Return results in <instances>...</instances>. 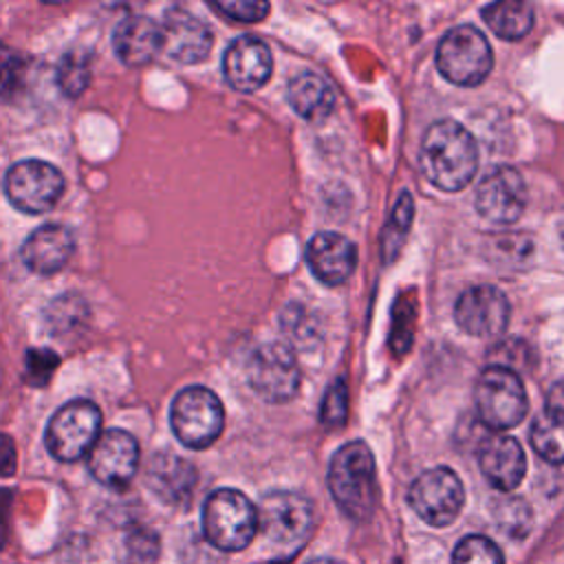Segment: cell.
<instances>
[{
  "label": "cell",
  "instance_id": "cell-1",
  "mask_svg": "<svg viewBox=\"0 0 564 564\" xmlns=\"http://www.w3.org/2000/svg\"><path fill=\"white\" fill-rule=\"evenodd\" d=\"M421 167L427 181L443 192L463 189L478 170V145L471 132L452 119H441L425 130Z\"/></svg>",
  "mask_w": 564,
  "mask_h": 564
},
{
  "label": "cell",
  "instance_id": "cell-2",
  "mask_svg": "<svg viewBox=\"0 0 564 564\" xmlns=\"http://www.w3.org/2000/svg\"><path fill=\"white\" fill-rule=\"evenodd\" d=\"M328 489L350 520H368L377 505V469L364 441L341 445L328 465Z\"/></svg>",
  "mask_w": 564,
  "mask_h": 564
},
{
  "label": "cell",
  "instance_id": "cell-3",
  "mask_svg": "<svg viewBox=\"0 0 564 564\" xmlns=\"http://www.w3.org/2000/svg\"><path fill=\"white\" fill-rule=\"evenodd\" d=\"M258 531V509L238 489H216L203 505V533L212 546L225 553L242 551Z\"/></svg>",
  "mask_w": 564,
  "mask_h": 564
},
{
  "label": "cell",
  "instance_id": "cell-4",
  "mask_svg": "<svg viewBox=\"0 0 564 564\" xmlns=\"http://www.w3.org/2000/svg\"><path fill=\"white\" fill-rule=\"evenodd\" d=\"M101 434V410L88 399L64 403L48 421L44 445L59 463H75L93 449Z\"/></svg>",
  "mask_w": 564,
  "mask_h": 564
},
{
  "label": "cell",
  "instance_id": "cell-5",
  "mask_svg": "<svg viewBox=\"0 0 564 564\" xmlns=\"http://www.w3.org/2000/svg\"><path fill=\"white\" fill-rule=\"evenodd\" d=\"M494 66L487 37L471 24L449 29L436 46L438 73L456 86H478Z\"/></svg>",
  "mask_w": 564,
  "mask_h": 564
},
{
  "label": "cell",
  "instance_id": "cell-6",
  "mask_svg": "<svg viewBox=\"0 0 564 564\" xmlns=\"http://www.w3.org/2000/svg\"><path fill=\"white\" fill-rule=\"evenodd\" d=\"M170 425L185 447L205 449L225 427L223 403L209 388L187 386L172 401Z\"/></svg>",
  "mask_w": 564,
  "mask_h": 564
},
{
  "label": "cell",
  "instance_id": "cell-7",
  "mask_svg": "<svg viewBox=\"0 0 564 564\" xmlns=\"http://www.w3.org/2000/svg\"><path fill=\"white\" fill-rule=\"evenodd\" d=\"M474 399L480 421L496 432L518 425L529 408L520 375L507 366L485 368L478 377Z\"/></svg>",
  "mask_w": 564,
  "mask_h": 564
},
{
  "label": "cell",
  "instance_id": "cell-8",
  "mask_svg": "<svg viewBox=\"0 0 564 564\" xmlns=\"http://www.w3.org/2000/svg\"><path fill=\"white\" fill-rule=\"evenodd\" d=\"M66 181L59 167L42 159H24L13 163L4 174V194L9 203L24 214L37 216L51 212L62 194Z\"/></svg>",
  "mask_w": 564,
  "mask_h": 564
},
{
  "label": "cell",
  "instance_id": "cell-9",
  "mask_svg": "<svg viewBox=\"0 0 564 564\" xmlns=\"http://www.w3.org/2000/svg\"><path fill=\"white\" fill-rule=\"evenodd\" d=\"M408 500L423 522L447 527L463 509L465 489L456 471L449 467H432L410 485Z\"/></svg>",
  "mask_w": 564,
  "mask_h": 564
},
{
  "label": "cell",
  "instance_id": "cell-10",
  "mask_svg": "<svg viewBox=\"0 0 564 564\" xmlns=\"http://www.w3.org/2000/svg\"><path fill=\"white\" fill-rule=\"evenodd\" d=\"M251 388L271 403H284L300 388V366L293 350L284 344H262L247 364Z\"/></svg>",
  "mask_w": 564,
  "mask_h": 564
},
{
  "label": "cell",
  "instance_id": "cell-11",
  "mask_svg": "<svg viewBox=\"0 0 564 564\" xmlns=\"http://www.w3.org/2000/svg\"><path fill=\"white\" fill-rule=\"evenodd\" d=\"M139 443L137 438L121 427L104 430L88 452V471L90 476L108 487L123 489L130 485L139 469Z\"/></svg>",
  "mask_w": 564,
  "mask_h": 564
},
{
  "label": "cell",
  "instance_id": "cell-12",
  "mask_svg": "<svg viewBox=\"0 0 564 564\" xmlns=\"http://www.w3.org/2000/svg\"><path fill=\"white\" fill-rule=\"evenodd\" d=\"M256 509L258 529L275 544H297L311 531L313 505L295 491H271Z\"/></svg>",
  "mask_w": 564,
  "mask_h": 564
},
{
  "label": "cell",
  "instance_id": "cell-13",
  "mask_svg": "<svg viewBox=\"0 0 564 564\" xmlns=\"http://www.w3.org/2000/svg\"><path fill=\"white\" fill-rule=\"evenodd\" d=\"M476 209L494 225L516 223L527 207V183L516 167L498 165L476 187Z\"/></svg>",
  "mask_w": 564,
  "mask_h": 564
},
{
  "label": "cell",
  "instance_id": "cell-14",
  "mask_svg": "<svg viewBox=\"0 0 564 564\" xmlns=\"http://www.w3.org/2000/svg\"><path fill=\"white\" fill-rule=\"evenodd\" d=\"M511 306L507 295L491 284H476L460 293L454 306V319L471 337L500 335L509 324Z\"/></svg>",
  "mask_w": 564,
  "mask_h": 564
},
{
  "label": "cell",
  "instance_id": "cell-15",
  "mask_svg": "<svg viewBox=\"0 0 564 564\" xmlns=\"http://www.w3.org/2000/svg\"><path fill=\"white\" fill-rule=\"evenodd\" d=\"M159 33L161 53L178 64L203 62L214 44L212 29L200 18L181 7H172L163 13V20L159 22Z\"/></svg>",
  "mask_w": 564,
  "mask_h": 564
},
{
  "label": "cell",
  "instance_id": "cell-16",
  "mask_svg": "<svg viewBox=\"0 0 564 564\" xmlns=\"http://www.w3.org/2000/svg\"><path fill=\"white\" fill-rule=\"evenodd\" d=\"M273 70V57L267 42L256 35L236 37L223 55V73L231 88L253 93L262 88Z\"/></svg>",
  "mask_w": 564,
  "mask_h": 564
},
{
  "label": "cell",
  "instance_id": "cell-17",
  "mask_svg": "<svg viewBox=\"0 0 564 564\" xmlns=\"http://www.w3.org/2000/svg\"><path fill=\"white\" fill-rule=\"evenodd\" d=\"M75 251V236L66 225L37 227L20 247L22 264L37 275H53L66 267Z\"/></svg>",
  "mask_w": 564,
  "mask_h": 564
},
{
  "label": "cell",
  "instance_id": "cell-18",
  "mask_svg": "<svg viewBox=\"0 0 564 564\" xmlns=\"http://www.w3.org/2000/svg\"><path fill=\"white\" fill-rule=\"evenodd\" d=\"M311 273L324 284H341L350 278L357 264V247L341 234L319 231L306 245Z\"/></svg>",
  "mask_w": 564,
  "mask_h": 564
},
{
  "label": "cell",
  "instance_id": "cell-19",
  "mask_svg": "<svg viewBox=\"0 0 564 564\" xmlns=\"http://www.w3.org/2000/svg\"><path fill=\"white\" fill-rule=\"evenodd\" d=\"M478 465L487 482L500 491L516 489L527 471V458L513 436H491L480 445Z\"/></svg>",
  "mask_w": 564,
  "mask_h": 564
},
{
  "label": "cell",
  "instance_id": "cell-20",
  "mask_svg": "<svg viewBox=\"0 0 564 564\" xmlns=\"http://www.w3.org/2000/svg\"><path fill=\"white\" fill-rule=\"evenodd\" d=\"M145 482L165 505H187L196 487V469L189 460L161 452L152 456L145 469Z\"/></svg>",
  "mask_w": 564,
  "mask_h": 564
},
{
  "label": "cell",
  "instance_id": "cell-21",
  "mask_svg": "<svg viewBox=\"0 0 564 564\" xmlns=\"http://www.w3.org/2000/svg\"><path fill=\"white\" fill-rule=\"evenodd\" d=\"M112 48L126 66H145L161 53L159 22L148 15L123 18L112 33Z\"/></svg>",
  "mask_w": 564,
  "mask_h": 564
},
{
  "label": "cell",
  "instance_id": "cell-22",
  "mask_svg": "<svg viewBox=\"0 0 564 564\" xmlns=\"http://www.w3.org/2000/svg\"><path fill=\"white\" fill-rule=\"evenodd\" d=\"M286 97L291 108L311 123L324 121L335 108V90L322 75L313 70L297 73L289 82Z\"/></svg>",
  "mask_w": 564,
  "mask_h": 564
},
{
  "label": "cell",
  "instance_id": "cell-23",
  "mask_svg": "<svg viewBox=\"0 0 564 564\" xmlns=\"http://www.w3.org/2000/svg\"><path fill=\"white\" fill-rule=\"evenodd\" d=\"M482 20L502 40H520L533 26V4L524 0H498L482 9Z\"/></svg>",
  "mask_w": 564,
  "mask_h": 564
},
{
  "label": "cell",
  "instance_id": "cell-24",
  "mask_svg": "<svg viewBox=\"0 0 564 564\" xmlns=\"http://www.w3.org/2000/svg\"><path fill=\"white\" fill-rule=\"evenodd\" d=\"M531 445L540 458L553 465H564V414L544 410L531 425Z\"/></svg>",
  "mask_w": 564,
  "mask_h": 564
},
{
  "label": "cell",
  "instance_id": "cell-25",
  "mask_svg": "<svg viewBox=\"0 0 564 564\" xmlns=\"http://www.w3.org/2000/svg\"><path fill=\"white\" fill-rule=\"evenodd\" d=\"M55 79L66 97H79L90 82V55L86 51L64 53L57 64Z\"/></svg>",
  "mask_w": 564,
  "mask_h": 564
},
{
  "label": "cell",
  "instance_id": "cell-26",
  "mask_svg": "<svg viewBox=\"0 0 564 564\" xmlns=\"http://www.w3.org/2000/svg\"><path fill=\"white\" fill-rule=\"evenodd\" d=\"M412 216H414L412 198L408 192H403L392 209L390 223L386 225V229L381 234V256L386 262H390L399 253V249L408 236V229L412 225Z\"/></svg>",
  "mask_w": 564,
  "mask_h": 564
},
{
  "label": "cell",
  "instance_id": "cell-27",
  "mask_svg": "<svg viewBox=\"0 0 564 564\" xmlns=\"http://www.w3.org/2000/svg\"><path fill=\"white\" fill-rule=\"evenodd\" d=\"M88 317V306L79 295H59L55 302L48 304L44 322L51 333H57L62 337L64 333L73 330L77 324H82Z\"/></svg>",
  "mask_w": 564,
  "mask_h": 564
},
{
  "label": "cell",
  "instance_id": "cell-28",
  "mask_svg": "<svg viewBox=\"0 0 564 564\" xmlns=\"http://www.w3.org/2000/svg\"><path fill=\"white\" fill-rule=\"evenodd\" d=\"M452 564H505L498 544L485 535H465L452 553Z\"/></svg>",
  "mask_w": 564,
  "mask_h": 564
},
{
  "label": "cell",
  "instance_id": "cell-29",
  "mask_svg": "<svg viewBox=\"0 0 564 564\" xmlns=\"http://www.w3.org/2000/svg\"><path fill=\"white\" fill-rule=\"evenodd\" d=\"M59 366L57 352L48 348H31L24 357V381L33 388H46Z\"/></svg>",
  "mask_w": 564,
  "mask_h": 564
},
{
  "label": "cell",
  "instance_id": "cell-30",
  "mask_svg": "<svg viewBox=\"0 0 564 564\" xmlns=\"http://www.w3.org/2000/svg\"><path fill=\"white\" fill-rule=\"evenodd\" d=\"M209 7L240 22H260L271 9L269 2H258V0H214L209 2Z\"/></svg>",
  "mask_w": 564,
  "mask_h": 564
},
{
  "label": "cell",
  "instance_id": "cell-31",
  "mask_svg": "<svg viewBox=\"0 0 564 564\" xmlns=\"http://www.w3.org/2000/svg\"><path fill=\"white\" fill-rule=\"evenodd\" d=\"M348 399H346V383L335 381L324 397L322 403V421L324 425H341L346 421Z\"/></svg>",
  "mask_w": 564,
  "mask_h": 564
},
{
  "label": "cell",
  "instance_id": "cell-32",
  "mask_svg": "<svg viewBox=\"0 0 564 564\" xmlns=\"http://www.w3.org/2000/svg\"><path fill=\"white\" fill-rule=\"evenodd\" d=\"M128 551H130V557L139 560V564H152L159 555V542H156V535L141 529L137 533H132L128 538Z\"/></svg>",
  "mask_w": 564,
  "mask_h": 564
},
{
  "label": "cell",
  "instance_id": "cell-33",
  "mask_svg": "<svg viewBox=\"0 0 564 564\" xmlns=\"http://www.w3.org/2000/svg\"><path fill=\"white\" fill-rule=\"evenodd\" d=\"M22 66L20 59L13 55H0V99L11 97L18 86L22 84Z\"/></svg>",
  "mask_w": 564,
  "mask_h": 564
},
{
  "label": "cell",
  "instance_id": "cell-34",
  "mask_svg": "<svg viewBox=\"0 0 564 564\" xmlns=\"http://www.w3.org/2000/svg\"><path fill=\"white\" fill-rule=\"evenodd\" d=\"M18 467V452L15 443L9 434L0 432V478H9L15 474Z\"/></svg>",
  "mask_w": 564,
  "mask_h": 564
},
{
  "label": "cell",
  "instance_id": "cell-35",
  "mask_svg": "<svg viewBox=\"0 0 564 564\" xmlns=\"http://www.w3.org/2000/svg\"><path fill=\"white\" fill-rule=\"evenodd\" d=\"M546 408H549V410H555V412H562V414H564V381L555 383V386L549 390V397H546Z\"/></svg>",
  "mask_w": 564,
  "mask_h": 564
},
{
  "label": "cell",
  "instance_id": "cell-36",
  "mask_svg": "<svg viewBox=\"0 0 564 564\" xmlns=\"http://www.w3.org/2000/svg\"><path fill=\"white\" fill-rule=\"evenodd\" d=\"M9 502L11 494L7 489H0V546L4 544L7 538V513H9Z\"/></svg>",
  "mask_w": 564,
  "mask_h": 564
},
{
  "label": "cell",
  "instance_id": "cell-37",
  "mask_svg": "<svg viewBox=\"0 0 564 564\" xmlns=\"http://www.w3.org/2000/svg\"><path fill=\"white\" fill-rule=\"evenodd\" d=\"M557 245L564 251V218L557 223Z\"/></svg>",
  "mask_w": 564,
  "mask_h": 564
},
{
  "label": "cell",
  "instance_id": "cell-38",
  "mask_svg": "<svg viewBox=\"0 0 564 564\" xmlns=\"http://www.w3.org/2000/svg\"><path fill=\"white\" fill-rule=\"evenodd\" d=\"M308 564H344V562L333 560V557H315V560H311Z\"/></svg>",
  "mask_w": 564,
  "mask_h": 564
}]
</instances>
